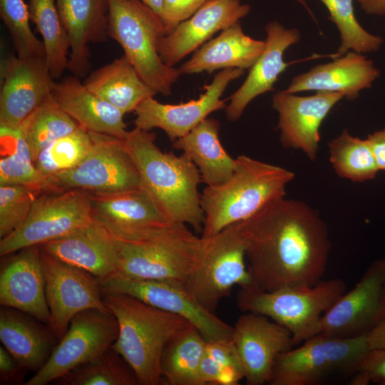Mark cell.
<instances>
[{"label":"cell","instance_id":"1","mask_svg":"<svg viewBox=\"0 0 385 385\" xmlns=\"http://www.w3.org/2000/svg\"><path fill=\"white\" fill-rule=\"evenodd\" d=\"M254 287H312L322 280L331 244L319 211L285 196L240 222Z\"/></svg>","mask_w":385,"mask_h":385},{"label":"cell","instance_id":"2","mask_svg":"<svg viewBox=\"0 0 385 385\" xmlns=\"http://www.w3.org/2000/svg\"><path fill=\"white\" fill-rule=\"evenodd\" d=\"M113 237L115 272L125 277L185 287L202 262L206 239L187 225L166 222Z\"/></svg>","mask_w":385,"mask_h":385},{"label":"cell","instance_id":"3","mask_svg":"<svg viewBox=\"0 0 385 385\" xmlns=\"http://www.w3.org/2000/svg\"><path fill=\"white\" fill-rule=\"evenodd\" d=\"M155 140V133L137 128L128 131L125 138L143 187L170 221L190 225L196 232H202L205 218L198 192L202 181L197 168L183 153L176 155L161 151Z\"/></svg>","mask_w":385,"mask_h":385},{"label":"cell","instance_id":"4","mask_svg":"<svg viewBox=\"0 0 385 385\" xmlns=\"http://www.w3.org/2000/svg\"><path fill=\"white\" fill-rule=\"evenodd\" d=\"M102 294L105 305L118 323V335L111 346L131 367L138 384H163V349L174 334L191 323L129 294Z\"/></svg>","mask_w":385,"mask_h":385},{"label":"cell","instance_id":"5","mask_svg":"<svg viewBox=\"0 0 385 385\" xmlns=\"http://www.w3.org/2000/svg\"><path fill=\"white\" fill-rule=\"evenodd\" d=\"M236 168L225 182L206 186L200 196L204 214L202 237L245 220L272 201L285 196L294 174L278 165L245 155L236 158Z\"/></svg>","mask_w":385,"mask_h":385},{"label":"cell","instance_id":"6","mask_svg":"<svg viewBox=\"0 0 385 385\" xmlns=\"http://www.w3.org/2000/svg\"><path fill=\"white\" fill-rule=\"evenodd\" d=\"M108 36L120 45L147 85L170 96L182 73L165 64L158 52L159 38L167 34L163 21L140 0H108Z\"/></svg>","mask_w":385,"mask_h":385},{"label":"cell","instance_id":"7","mask_svg":"<svg viewBox=\"0 0 385 385\" xmlns=\"http://www.w3.org/2000/svg\"><path fill=\"white\" fill-rule=\"evenodd\" d=\"M345 292V283L338 278L274 291L252 287L240 289L237 303L242 312L265 315L288 329L295 346L320 333L322 317Z\"/></svg>","mask_w":385,"mask_h":385},{"label":"cell","instance_id":"8","mask_svg":"<svg viewBox=\"0 0 385 385\" xmlns=\"http://www.w3.org/2000/svg\"><path fill=\"white\" fill-rule=\"evenodd\" d=\"M369 350L366 336L337 338L319 334L281 354L271 385H315L334 375H354Z\"/></svg>","mask_w":385,"mask_h":385},{"label":"cell","instance_id":"9","mask_svg":"<svg viewBox=\"0 0 385 385\" xmlns=\"http://www.w3.org/2000/svg\"><path fill=\"white\" fill-rule=\"evenodd\" d=\"M89 133L93 145L86 156L75 167L46 178L41 184L40 192H110L143 187L125 139Z\"/></svg>","mask_w":385,"mask_h":385},{"label":"cell","instance_id":"10","mask_svg":"<svg viewBox=\"0 0 385 385\" xmlns=\"http://www.w3.org/2000/svg\"><path fill=\"white\" fill-rule=\"evenodd\" d=\"M205 239L200 265L185 288L202 307L215 312L234 286L246 289L254 284L245 264V245L240 222Z\"/></svg>","mask_w":385,"mask_h":385},{"label":"cell","instance_id":"11","mask_svg":"<svg viewBox=\"0 0 385 385\" xmlns=\"http://www.w3.org/2000/svg\"><path fill=\"white\" fill-rule=\"evenodd\" d=\"M91 221L88 192H41L24 222L1 239L0 255L62 237Z\"/></svg>","mask_w":385,"mask_h":385},{"label":"cell","instance_id":"12","mask_svg":"<svg viewBox=\"0 0 385 385\" xmlns=\"http://www.w3.org/2000/svg\"><path fill=\"white\" fill-rule=\"evenodd\" d=\"M118 323L109 311L89 309L76 314L46 364L24 385H46L98 356L116 340Z\"/></svg>","mask_w":385,"mask_h":385},{"label":"cell","instance_id":"13","mask_svg":"<svg viewBox=\"0 0 385 385\" xmlns=\"http://www.w3.org/2000/svg\"><path fill=\"white\" fill-rule=\"evenodd\" d=\"M98 279L102 292L129 294L156 308L182 316L207 342L232 339L233 327L202 307L183 286L167 281L130 278L117 272Z\"/></svg>","mask_w":385,"mask_h":385},{"label":"cell","instance_id":"14","mask_svg":"<svg viewBox=\"0 0 385 385\" xmlns=\"http://www.w3.org/2000/svg\"><path fill=\"white\" fill-rule=\"evenodd\" d=\"M40 256L51 314L49 326L58 340L78 313L89 309L109 311L96 277L51 255L41 247Z\"/></svg>","mask_w":385,"mask_h":385},{"label":"cell","instance_id":"15","mask_svg":"<svg viewBox=\"0 0 385 385\" xmlns=\"http://www.w3.org/2000/svg\"><path fill=\"white\" fill-rule=\"evenodd\" d=\"M384 316L385 278L379 260L323 314L319 334L345 339L366 336Z\"/></svg>","mask_w":385,"mask_h":385},{"label":"cell","instance_id":"16","mask_svg":"<svg viewBox=\"0 0 385 385\" xmlns=\"http://www.w3.org/2000/svg\"><path fill=\"white\" fill-rule=\"evenodd\" d=\"M244 73L242 68L222 69L203 87L204 93L198 98L185 103L165 104L153 96L147 98L134 111L135 128L148 131L160 128L173 142L188 134L211 113L226 108L222 93L232 81Z\"/></svg>","mask_w":385,"mask_h":385},{"label":"cell","instance_id":"17","mask_svg":"<svg viewBox=\"0 0 385 385\" xmlns=\"http://www.w3.org/2000/svg\"><path fill=\"white\" fill-rule=\"evenodd\" d=\"M46 59L9 56L0 66V127L19 129L52 94L54 81Z\"/></svg>","mask_w":385,"mask_h":385},{"label":"cell","instance_id":"18","mask_svg":"<svg viewBox=\"0 0 385 385\" xmlns=\"http://www.w3.org/2000/svg\"><path fill=\"white\" fill-rule=\"evenodd\" d=\"M232 340L249 385L269 384L277 357L294 346L288 329L252 312H245L238 318Z\"/></svg>","mask_w":385,"mask_h":385},{"label":"cell","instance_id":"19","mask_svg":"<svg viewBox=\"0 0 385 385\" xmlns=\"http://www.w3.org/2000/svg\"><path fill=\"white\" fill-rule=\"evenodd\" d=\"M344 96L336 92H317L301 96L282 91L272 96V106L278 113L280 141L286 148L301 150L316 160L320 142V126Z\"/></svg>","mask_w":385,"mask_h":385},{"label":"cell","instance_id":"20","mask_svg":"<svg viewBox=\"0 0 385 385\" xmlns=\"http://www.w3.org/2000/svg\"><path fill=\"white\" fill-rule=\"evenodd\" d=\"M251 7L241 0H209L193 15L160 36L158 52L165 64L174 67L192 51L197 50L217 31L249 14Z\"/></svg>","mask_w":385,"mask_h":385},{"label":"cell","instance_id":"21","mask_svg":"<svg viewBox=\"0 0 385 385\" xmlns=\"http://www.w3.org/2000/svg\"><path fill=\"white\" fill-rule=\"evenodd\" d=\"M3 256L0 269V304L50 324L40 245L24 247Z\"/></svg>","mask_w":385,"mask_h":385},{"label":"cell","instance_id":"22","mask_svg":"<svg viewBox=\"0 0 385 385\" xmlns=\"http://www.w3.org/2000/svg\"><path fill=\"white\" fill-rule=\"evenodd\" d=\"M89 195L92 220L115 238L170 221L144 187Z\"/></svg>","mask_w":385,"mask_h":385},{"label":"cell","instance_id":"23","mask_svg":"<svg viewBox=\"0 0 385 385\" xmlns=\"http://www.w3.org/2000/svg\"><path fill=\"white\" fill-rule=\"evenodd\" d=\"M265 31L262 53L250 68L244 83L230 96V103L226 106V117L230 121L238 120L254 98L274 91L279 76L289 65L284 61V52L300 38L297 29H286L277 21L268 23Z\"/></svg>","mask_w":385,"mask_h":385},{"label":"cell","instance_id":"24","mask_svg":"<svg viewBox=\"0 0 385 385\" xmlns=\"http://www.w3.org/2000/svg\"><path fill=\"white\" fill-rule=\"evenodd\" d=\"M380 70L363 53L348 51L327 63L317 65L294 76L285 91L339 93L348 100L358 98L361 91L371 87Z\"/></svg>","mask_w":385,"mask_h":385},{"label":"cell","instance_id":"25","mask_svg":"<svg viewBox=\"0 0 385 385\" xmlns=\"http://www.w3.org/2000/svg\"><path fill=\"white\" fill-rule=\"evenodd\" d=\"M70 41L68 69L78 78L91 68L89 45L108 36V0H56Z\"/></svg>","mask_w":385,"mask_h":385},{"label":"cell","instance_id":"26","mask_svg":"<svg viewBox=\"0 0 385 385\" xmlns=\"http://www.w3.org/2000/svg\"><path fill=\"white\" fill-rule=\"evenodd\" d=\"M52 95L61 108L88 132L126 138L125 113L94 94L77 76L54 82Z\"/></svg>","mask_w":385,"mask_h":385},{"label":"cell","instance_id":"27","mask_svg":"<svg viewBox=\"0 0 385 385\" xmlns=\"http://www.w3.org/2000/svg\"><path fill=\"white\" fill-rule=\"evenodd\" d=\"M0 339L23 366L35 372L46 364L58 342L48 324L4 306L0 309Z\"/></svg>","mask_w":385,"mask_h":385},{"label":"cell","instance_id":"28","mask_svg":"<svg viewBox=\"0 0 385 385\" xmlns=\"http://www.w3.org/2000/svg\"><path fill=\"white\" fill-rule=\"evenodd\" d=\"M51 255L103 279L115 272L112 236L91 221L71 233L40 245Z\"/></svg>","mask_w":385,"mask_h":385},{"label":"cell","instance_id":"29","mask_svg":"<svg viewBox=\"0 0 385 385\" xmlns=\"http://www.w3.org/2000/svg\"><path fill=\"white\" fill-rule=\"evenodd\" d=\"M265 41L246 35L238 21L195 51L179 68L181 73H211L225 68H250L265 48Z\"/></svg>","mask_w":385,"mask_h":385},{"label":"cell","instance_id":"30","mask_svg":"<svg viewBox=\"0 0 385 385\" xmlns=\"http://www.w3.org/2000/svg\"><path fill=\"white\" fill-rule=\"evenodd\" d=\"M220 128L217 120L207 118L188 134L172 142L175 149L182 151L196 165L201 181L207 186L225 182L236 168V158L227 153L220 142Z\"/></svg>","mask_w":385,"mask_h":385},{"label":"cell","instance_id":"31","mask_svg":"<svg viewBox=\"0 0 385 385\" xmlns=\"http://www.w3.org/2000/svg\"><path fill=\"white\" fill-rule=\"evenodd\" d=\"M84 84L125 114L135 111L142 101L157 94L125 55L91 73Z\"/></svg>","mask_w":385,"mask_h":385},{"label":"cell","instance_id":"32","mask_svg":"<svg viewBox=\"0 0 385 385\" xmlns=\"http://www.w3.org/2000/svg\"><path fill=\"white\" fill-rule=\"evenodd\" d=\"M207 342L192 324L174 334L160 358L163 381L170 385H202L200 367Z\"/></svg>","mask_w":385,"mask_h":385},{"label":"cell","instance_id":"33","mask_svg":"<svg viewBox=\"0 0 385 385\" xmlns=\"http://www.w3.org/2000/svg\"><path fill=\"white\" fill-rule=\"evenodd\" d=\"M30 19L43 39L46 62L53 78L68 69L70 41L61 20L56 0H29Z\"/></svg>","mask_w":385,"mask_h":385},{"label":"cell","instance_id":"34","mask_svg":"<svg viewBox=\"0 0 385 385\" xmlns=\"http://www.w3.org/2000/svg\"><path fill=\"white\" fill-rule=\"evenodd\" d=\"M78 127V123L61 108L51 94L19 129L29 146L35 162L40 152L48 145Z\"/></svg>","mask_w":385,"mask_h":385},{"label":"cell","instance_id":"35","mask_svg":"<svg viewBox=\"0 0 385 385\" xmlns=\"http://www.w3.org/2000/svg\"><path fill=\"white\" fill-rule=\"evenodd\" d=\"M329 161L336 174L355 183L372 180L379 171L369 143L346 129L328 143Z\"/></svg>","mask_w":385,"mask_h":385},{"label":"cell","instance_id":"36","mask_svg":"<svg viewBox=\"0 0 385 385\" xmlns=\"http://www.w3.org/2000/svg\"><path fill=\"white\" fill-rule=\"evenodd\" d=\"M24 185L40 192L41 180L19 129L0 127V185Z\"/></svg>","mask_w":385,"mask_h":385},{"label":"cell","instance_id":"37","mask_svg":"<svg viewBox=\"0 0 385 385\" xmlns=\"http://www.w3.org/2000/svg\"><path fill=\"white\" fill-rule=\"evenodd\" d=\"M59 385H136L137 378L126 361L109 347L95 359L55 380Z\"/></svg>","mask_w":385,"mask_h":385},{"label":"cell","instance_id":"38","mask_svg":"<svg viewBox=\"0 0 385 385\" xmlns=\"http://www.w3.org/2000/svg\"><path fill=\"white\" fill-rule=\"evenodd\" d=\"M92 145L90 133L80 125L73 132L48 145L34 162L41 184L46 178L78 165L89 153Z\"/></svg>","mask_w":385,"mask_h":385},{"label":"cell","instance_id":"39","mask_svg":"<svg viewBox=\"0 0 385 385\" xmlns=\"http://www.w3.org/2000/svg\"><path fill=\"white\" fill-rule=\"evenodd\" d=\"M327 9L329 19L337 26L341 38V43L337 57L352 50L359 53L374 52L383 43L379 36L366 31L358 22L354 8L353 0H319Z\"/></svg>","mask_w":385,"mask_h":385},{"label":"cell","instance_id":"40","mask_svg":"<svg viewBox=\"0 0 385 385\" xmlns=\"http://www.w3.org/2000/svg\"><path fill=\"white\" fill-rule=\"evenodd\" d=\"M0 15L19 58L46 59L43 43L31 29L29 6L24 0H0Z\"/></svg>","mask_w":385,"mask_h":385},{"label":"cell","instance_id":"41","mask_svg":"<svg viewBox=\"0 0 385 385\" xmlns=\"http://www.w3.org/2000/svg\"><path fill=\"white\" fill-rule=\"evenodd\" d=\"M39 192L24 185H0V238L16 230L27 218Z\"/></svg>","mask_w":385,"mask_h":385},{"label":"cell","instance_id":"42","mask_svg":"<svg viewBox=\"0 0 385 385\" xmlns=\"http://www.w3.org/2000/svg\"><path fill=\"white\" fill-rule=\"evenodd\" d=\"M206 353L220 366L222 385H237L245 379L244 371L232 340L207 342Z\"/></svg>","mask_w":385,"mask_h":385},{"label":"cell","instance_id":"43","mask_svg":"<svg viewBox=\"0 0 385 385\" xmlns=\"http://www.w3.org/2000/svg\"><path fill=\"white\" fill-rule=\"evenodd\" d=\"M371 382L385 385V348L369 349L361 360L351 384L366 385Z\"/></svg>","mask_w":385,"mask_h":385},{"label":"cell","instance_id":"44","mask_svg":"<svg viewBox=\"0 0 385 385\" xmlns=\"http://www.w3.org/2000/svg\"><path fill=\"white\" fill-rule=\"evenodd\" d=\"M167 34L193 15L209 0H164Z\"/></svg>","mask_w":385,"mask_h":385},{"label":"cell","instance_id":"45","mask_svg":"<svg viewBox=\"0 0 385 385\" xmlns=\"http://www.w3.org/2000/svg\"><path fill=\"white\" fill-rule=\"evenodd\" d=\"M28 371L3 346H0V384H21L24 376Z\"/></svg>","mask_w":385,"mask_h":385},{"label":"cell","instance_id":"46","mask_svg":"<svg viewBox=\"0 0 385 385\" xmlns=\"http://www.w3.org/2000/svg\"><path fill=\"white\" fill-rule=\"evenodd\" d=\"M368 140L379 170H385V126L368 135Z\"/></svg>","mask_w":385,"mask_h":385},{"label":"cell","instance_id":"47","mask_svg":"<svg viewBox=\"0 0 385 385\" xmlns=\"http://www.w3.org/2000/svg\"><path fill=\"white\" fill-rule=\"evenodd\" d=\"M366 337L369 349L385 348V316Z\"/></svg>","mask_w":385,"mask_h":385},{"label":"cell","instance_id":"48","mask_svg":"<svg viewBox=\"0 0 385 385\" xmlns=\"http://www.w3.org/2000/svg\"><path fill=\"white\" fill-rule=\"evenodd\" d=\"M361 9L368 14L385 15V0H357Z\"/></svg>","mask_w":385,"mask_h":385},{"label":"cell","instance_id":"49","mask_svg":"<svg viewBox=\"0 0 385 385\" xmlns=\"http://www.w3.org/2000/svg\"><path fill=\"white\" fill-rule=\"evenodd\" d=\"M146 5L155 14L165 22V6L164 0H140Z\"/></svg>","mask_w":385,"mask_h":385},{"label":"cell","instance_id":"50","mask_svg":"<svg viewBox=\"0 0 385 385\" xmlns=\"http://www.w3.org/2000/svg\"><path fill=\"white\" fill-rule=\"evenodd\" d=\"M297 1V2H299L300 4H302L304 9L309 12V14L311 15V16L315 19L314 18V14L313 12L310 10V9L309 8L308 5H307V1L306 0H295Z\"/></svg>","mask_w":385,"mask_h":385},{"label":"cell","instance_id":"51","mask_svg":"<svg viewBox=\"0 0 385 385\" xmlns=\"http://www.w3.org/2000/svg\"><path fill=\"white\" fill-rule=\"evenodd\" d=\"M381 261L384 273V278H385V259L381 260Z\"/></svg>","mask_w":385,"mask_h":385}]
</instances>
